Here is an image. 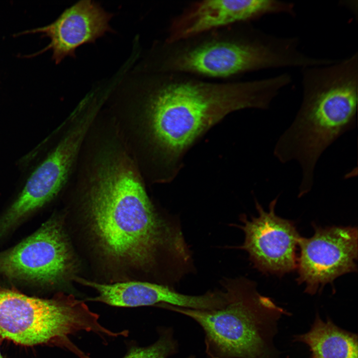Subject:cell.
I'll use <instances>...</instances> for the list:
<instances>
[{"instance_id":"9","label":"cell","mask_w":358,"mask_h":358,"mask_svg":"<svg viewBox=\"0 0 358 358\" xmlns=\"http://www.w3.org/2000/svg\"><path fill=\"white\" fill-rule=\"evenodd\" d=\"M277 198L266 211L257 201L258 215L242 216L240 227L245 240L239 248L246 251L254 267L262 273L282 276L296 269V248L300 237L292 221L275 213Z\"/></svg>"},{"instance_id":"2","label":"cell","mask_w":358,"mask_h":358,"mask_svg":"<svg viewBox=\"0 0 358 358\" xmlns=\"http://www.w3.org/2000/svg\"><path fill=\"white\" fill-rule=\"evenodd\" d=\"M74 173L73 187L107 259L146 270L154 267L162 252L178 268L190 263L182 231L158 213L116 131L90 135Z\"/></svg>"},{"instance_id":"10","label":"cell","mask_w":358,"mask_h":358,"mask_svg":"<svg viewBox=\"0 0 358 358\" xmlns=\"http://www.w3.org/2000/svg\"><path fill=\"white\" fill-rule=\"evenodd\" d=\"M276 14L294 16V4L278 0L196 1L173 19L165 41L174 42Z\"/></svg>"},{"instance_id":"5","label":"cell","mask_w":358,"mask_h":358,"mask_svg":"<svg viewBox=\"0 0 358 358\" xmlns=\"http://www.w3.org/2000/svg\"><path fill=\"white\" fill-rule=\"evenodd\" d=\"M99 317L84 301L71 294L43 299L0 288V337L20 345H54L79 358H89L70 337L81 332H92L100 338L105 335L108 330L100 324Z\"/></svg>"},{"instance_id":"14","label":"cell","mask_w":358,"mask_h":358,"mask_svg":"<svg viewBox=\"0 0 358 358\" xmlns=\"http://www.w3.org/2000/svg\"><path fill=\"white\" fill-rule=\"evenodd\" d=\"M159 337L146 347H131L123 358H169L178 353L179 344L174 338L171 327H161L158 330ZM185 358H195L190 355Z\"/></svg>"},{"instance_id":"1","label":"cell","mask_w":358,"mask_h":358,"mask_svg":"<svg viewBox=\"0 0 358 358\" xmlns=\"http://www.w3.org/2000/svg\"><path fill=\"white\" fill-rule=\"evenodd\" d=\"M144 80L112 115L122 139L142 175L170 181L190 146L209 128L240 109H267L278 95L273 77L210 82L191 75L146 70Z\"/></svg>"},{"instance_id":"3","label":"cell","mask_w":358,"mask_h":358,"mask_svg":"<svg viewBox=\"0 0 358 358\" xmlns=\"http://www.w3.org/2000/svg\"><path fill=\"white\" fill-rule=\"evenodd\" d=\"M243 23L174 42H164L158 71L193 76L228 78L268 69L311 65L297 37L279 36Z\"/></svg>"},{"instance_id":"7","label":"cell","mask_w":358,"mask_h":358,"mask_svg":"<svg viewBox=\"0 0 358 358\" xmlns=\"http://www.w3.org/2000/svg\"><path fill=\"white\" fill-rule=\"evenodd\" d=\"M75 263L62 224L52 218L16 246L0 253V275L52 285L71 278Z\"/></svg>"},{"instance_id":"12","label":"cell","mask_w":358,"mask_h":358,"mask_svg":"<svg viewBox=\"0 0 358 358\" xmlns=\"http://www.w3.org/2000/svg\"><path fill=\"white\" fill-rule=\"evenodd\" d=\"M77 281L90 287L98 295L86 300L99 302L122 307L158 306L161 304L197 310H216L227 303L226 292L209 291L199 295L179 293L167 285L144 281H127L113 284L99 283L79 278Z\"/></svg>"},{"instance_id":"6","label":"cell","mask_w":358,"mask_h":358,"mask_svg":"<svg viewBox=\"0 0 358 358\" xmlns=\"http://www.w3.org/2000/svg\"><path fill=\"white\" fill-rule=\"evenodd\" d=\"M92 122L83 113L71 115L60 140L0 218V238L23 217L53 199L65 186L75 171Z\"/></svg>"},{"instance_id":"15","label":"cell","mask_w":358,"mask_h":358,"mask_svg":"<svg viewBox=\"0 0 358 358\" xmlns=\"http://www.w3.org/2000/svg\"><path fill=\"white\" fill-rule=\"evenodd\" d=\"M0 358H2V357L1 355L0 351Z\"/></svg>"},{"instance_id":"13","label":"cell","mask_w":358,"mask_h":358,"mask_svg":"<svg viewBox=\"0 0 358 358\" xmlns=\"http://www.w3.org/2000/svg\"><path fill=\"white\" fill-rule=\"evenodd\" d=\"M294 342L305 344L312 358H358V336L344 330L329 318L316 314L310 330L294 336Z\"/></svg>"},{"instance_id":"4","label":"cell","mask_w":358,"mask_h":358,"mask_svg":"<svg viewBox=\"0 0 358 358\" xmlns=\"http://www.w3.org/2000/svg\"><path fill=\"white\" fill-rule=\"evenodd\" d=\"M228 301L216 310H197L162 304L160 307L186 316L204 333L207 358H275L273 338L277 323L289 315L270 298L261 294L246 278L222 282Z\"/></svg>"},{"instance_id":"8","label":"cell","mask_w":358,"mask_h":358,"mask_svg":"<svg viewBox=\"0 0 358 358\" xmlns=\"http://www.w3.org/2000/svg\"><path fill=\"white\" fill-rule=\"evenodd\" d=\"M313 228L311 237L299 239L296 266L297 282L311 295L340 276L356 271L358 255L357 227L313 224Z\"/></svg>"},{"instance_id":"11","label":"cell","mask_w":358,"mask_h":358,"mask_svg":"<svg viewBox=\"0 0 358 358\" xmlns=\"http://www.w3.org/2000/svg\"><path fill=\"white\" fill-rule=\"evenodd\" d=\"M113 14L91 0H82L66 9L53 22L44 26L26 30L14 35L41 33L50 42L36 55L52 51V59L60 63L65 57H75L80 46L93 43L106 32L112 31L109 22Z\"/></svg>"}]
</instances>
